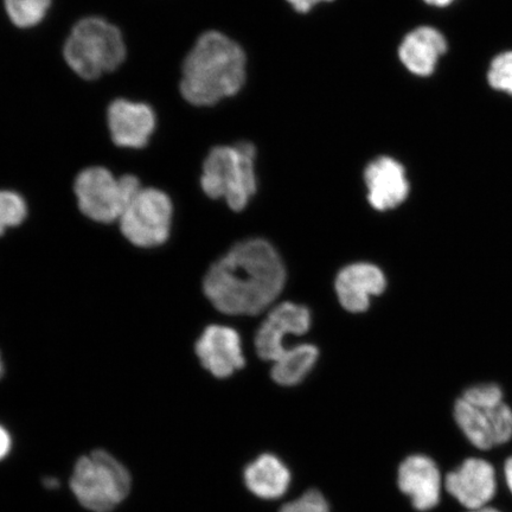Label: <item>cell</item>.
I'll list each match as a JSON object with an SVG mask.
<instances>
[{
	"label": "cell",
	"mask_w": 512,
	"mask_h": 512,
	"mask_svg": "<svg viewBox=\"0 0 512 512\" xmlns=\"http://www.w3.org/2000/svg\"><path fill=\"white\" fill-rule=\"evenodd\" d=\"M286 272L280 255L265 240L238 243L211 266L204 293L217 310L233 316H255L279 297Z\"/></svg>",
	"instance_id": "obj_1"
},
{
	"label": "cell",
	"mask_w": 512,
	"mask_h": 512,
	"mask_svg": "<svg viewBox=\"0 0 512 512\" xmlns=\"http://www.w3.org/2000/svg\"><path fill=\"white\" fill-rule=\"evenodd\" d=\"M246 79V56L221 32L198 38L183 64L181 92L195 106H213L240 91Z\"/></svg>",
	"instance_id": "obj_2"
},
{
	"label": "cell",
	"mask_w": 512,
	"mask_h": 512,
	"mask_svg": "<svg viewBox=\"0 0 512 512\" xmlns=\"http://www.w3.org/2000/svg\"><path fill=\"white\" fill-rule=\"evenodd\" d=\"M125 55L120 31L99 17L85 18L76 24L64 47L69 67L86 80L113 72L124 62Z\"/></svg>",
	"instance_id": "obj_3"
},
{
	"label": "cell",
	"mask_w": 512,
	"mask_h": 512,
	"mask_svg": "<svg viewBox=\"0 0 512 512\" xmlns=\"http://www.w3.org/2000/svg\"><path fill=\"white\" fill-rule=\"evenodd\" d=\"M255 153L245 142L215 147L203 165V191L215 200L224 198L235 211L245 209L256 191Z\"/></svg>",
	"instance_id": "obj_4"
},
{
	"label": "cell",
	"mask_w": 512,
	"mask_h": 512,
	"mask_svg": "<svg viewBox=\"0 0 512 512\" xmlns=\"http://www.w3.org/2000/svg\"><path fill=\"white\" fill-rule=\"evenodd\" d=\"M132 478L112 454L98 450L75 464L70 489L82 507L93 512H111L130 495Z\"/></svg>",
	"instance_id": "obj_5"
},
{
	"label": "cell",
	"mask_w": 512,
	"mask_h": 512,
	"mask_svg": "<svg viewBox=\"0 0 512 512\" xmlns=\"http://www.w3.org/2000/svg\"><path fill=\"white\" fill-rule=\"evenodd\" d=\"M142 189L137 177L117 178L98 166L83 170L75 181V195L82 213L100 223L119 221L128 203Z\"/></svg>",
	"instance_id": "obj_6"
},
{
	"label": "cell",
	"mask_w": 512,
	"mask_h": 512,
	"mask_svg": "<svg viewBox=\"0 0 512 512\" xmlns=\"http://www.w3.org/2000/svg\"><path fill=\"white\" fill-rule=\"evenodd\" d=\"M172 203L165 192L142 189L120 216V229L132 245L152 248L169 239Z\"/></svg>",
	"instance_id": "obj_7"
},
{
	"label": "cell",
	"mask_w": 512,
	"mask_h": 512,
	"mask_svg": "<svg viewBox=\"0 0 512 512\" xmlns=\"http://www.w3.org/2000/svg\"><path fill=\"white\" fill-rule=\"evenodd\" d=\"M454 419L470 443L482 451L512 438V409L505 402L482 407L459 398L454 406Z\"/></svg>",
	"instance_id": "obj_8"
},
{
	"label": "cell",
	"mask_w": 512,
	"mask_h": 512,
	"mask_svg": "<svg viewBox=\"0 0 512 512\" xmlns=\"http://www.w3.org/2000/svg\"><path fill=\"white\" fill-rule=\"evenodd\" d=\"M445 488L466 509H483L496 495L494 466L484 459H466L457 470L448 473Z\"/></svg>",
	"instance_id": "obj_9"
},
{
	"label": "cell",
	"mask_w": 512,
	"mask_h": 512,
	"mask_svg": "<svg viewBox=\"0 0 512 512\" xmlns=\"http://www.w3.org/2000/svg\"><path fill=\"white\" fill-rule=\"evenodd\" d=\"M311 315L305 306L284 303L275 307L262 323L255 337V348L261 360L274 362L287 349L288 335H304L310 329Z\"/></svg>",
	"instance_id": "obj_10"
},
{
	"label": "cell",
	"mask_w": 512,
	"mask_h": 512,
	"mask_svg": "<svg viewBox=\"0 0 512 512\" xmlns=\"http://www.w3.org/2000/svg\"><path fill=\"white\" fill-rule=\"evenodd\" d=\"M196 354L217 379H227L245 367L240 336L227 326H208L196 343Z\"/></svg>",
	"instance_id": "obj_11"
},
{
	"label": "cell",
	"mask_w": 512,
	"mask_h": 512,
	"mask_svg": "<svg viewBox=\"0 0 512 512\" xmlns=\"http://www.w3.org/2000/svg\"><path fill=\"white\" fill-rule=\"evenodd\" d=\"M398 484L402 494L409 499L418 511L432 510L440 502L441 473L434 460L424 454H413L401 463Z\"/></svg>",
	"instance_id": "obj_12"
},
{
	"label": "cell",
	"mask_w": 512,
	"mask_h": 512,
	"mask_svg": "<svg viewBox=\"0 0 512 512\" xmlns=\"http://www.w3.org/2000/svg\"><path fill=\"white\" fill-rule=\"evenodd\" d=\"M108 126L115 144L142 149L155 131L156 115L150 106L119 99L108 108Z\"/></svg>",
	"instance_id": "obj_13"
},
{
	"label": "cell",
	"mask_w": 512,
	"mask_h": 512,
	"mask_svg": "<svg viewBox=\"0 0 512 512\" xmlns=\"http://www.w3.org/2000/svg\"><path fill=\"white\" fill-rule=\"evenodd\" d=\"M368 188V200L377 210L399 207L409 192L408 179L403 166L389 157H380L371 162L364 172Z\"/></svg>",
	"instance_id": "obj_14"
},
{
	"label": "cell",
	"mask_w": 512,
	"mask_h": 512,
	"mask_svg": "<svg viewBox=\"0 0 512 512\" xmlns=\"http://www.w3.org/2000/svg\"><path fill=\"white\" fill-rule=\"evenodd\" d=\"M386 278L379 267L354 264L345 267L336 279L339 303L349 312L366 311L370 298L379 296L386 288Z\"/></svg>",
	"instance_id": "obj_15"
},
{
	"label": "cell",
	"mask_w": 512,
	"mask_h": 512,
	"mask_svg": "<svg viewBox=\"0 0 512 512\" xmlns=\"http://www.w3.org/2000/svg\"><path fill=\"white\" fill-rule=\"evenodd\" d=\"M243 482L251 494L264 501H275L286 495L292 473L283 459L272 453L261 454L243 471Z\"/></svg>",
	"instance_id": "obj_16"
},
{
	"label": "cell",
	"mask_w": 512,
	"mask_h": 512,
	"mask_svg": "<svg viewBox=\"0 0 512 512\" xmlns=\"http://www.w3.org/2000/svg\"><path fill=\"white\" fill-rule=\"evenodd\" d=\"M446 50V38L440 31L421 27L409 32L405 37L399 55L409 72L418 76H430Z\"/></svg>",
	"instance_id": "obj_17"
},
{
	"label": "cell",
	"mask_w": 512,
	"mask_h": 512,
	"mask_svg": "<svg viewBox=\"0 0 512 512\" xmlns=\"http://www.w3.org/2000/svg\"><path fill=\"white\" fill-rule=\"evenodd\" d=\"M318 356V349L311 344L286 349L273 362L271 373L273 381L284 387L297 386L315 368Z\"/></svg>",
	"instance_id": "obj_18"
},
{
	"label": "cell",
	"mask_w": 512,
	"mask_h": 512,
	"mask_svg": "<svg viewBox=\"0 0 512 512\" xmlns=\"http://www.w3.org/2000/svg\"><path fill=\"white\" fill-rule=\"evenodd\" d=\"M51 0H5V9L19 28L35 27L46 17Z\"/></svg>",
	"instance_id": "obj_19"
},
{
	"label": "cell",
	"mask_w": 512,
	"mask_h": 512,
	"mask_svg": "<svg viewBox=\"0 0 512 512\" xmlns=\"http://www.w3.org/2000/svg\"><path fill=\"white\" fill-rule=\"evenodd\" d=\"M28 207L17 192L0 190V236L27 219Z\"/></svg>",
	"instance_id": "obj_20"
},
{
	"label": "cell",
	"mask_w": 512,
	"mask_h": 512,
	"mask_svg": "<svg viewBox=\"0 0 512 512\" xmlns=\"http://www.w3.org/2000/svg\"><path fill=\"white\" fill-rule=\"evenodd\" d=\"M488 81L496 91L512 95V51L502 53L492 60Z\"/></svg>",
	"instance_id": "obj_21"
},
{
	"label": "cell",
	"mask_w": 512,
	"mask_h": 512,
	"mask_svg": "<svg viewBox=\"0 0 512 512\" xmlns=\"http://www.w3.org/2000/svg\"><path fill=\"white\" fill-rule=\"evenodd\" d=\"M279 512H331V508L322 492L309 490L294 501L286 503Z\"/></svg>",
	"instance_id": "obj_22"
},
{
	"label": "cell",
	"mask_w": 512,
	"mask_h": 512,
	"mask_svg": "<svg viewBox=\"0 0 512 512\" xmlns=\"http://www.w3.org/2000/svg\"><path fill=\"white\" fill-rule=\"evenodd\" d=\"M462 398L472 405L482 407L497 406L504 402L502 389L494 383L479 384L466 389Z\"/></svg>",
	"instance_id": "obj_23"
},
{
	"label": "cell",
	"mask_w": 512,
	"mask_h": 512,
	"mask_svg": "<svg viewBox=\"0 0 512 512\" xmlns=\"http://www.w3.org/2000/svg\"><path fill=\"white\" fill-rule=\"evenodd\" d=\"M12 448L11 434L6 428L0 425V462L9 456Z\"/></svg>",
	"instance_id": "obj_24"
},
{
	"label": "cell",
	"mask_w": 512,
	"mask_h": 512,
	"mask_svg": "<svg viewBox=\"0 0 512 512\" xmlns=\"http://www.w3.org/2000/svg\"><path fill=\"white\" fill-rule=\"evenodd\" d=\"M287 2L290 3L294 9L305 14V12L310 11L316 4L320 2H330V0H287Z\"/></svg>",
	"instance_id": "obj_25"
},
{
	"label": "cell",
	"mask_w": 512,
	"mask_h": 512,
	"mask_svg": "<svg viewBox=\"0 0 512 512\" xmlns=\"http://www.w3.org/2000/svg\"><path fill=\"white\" fill-rule=\"evenodd\" d=\"M504 475H505V480H507L508 488L512 494V457H510L507 460V462H505Z\"/></svg>",
	"instance_id": "obj_26"
},
{
	"label": "cell",
	"mask_w": 512,
	"mask_h": 512,
	"mask_svg": "<svg viewBox=\"0 0 512 512\" xmlns=\"http://www.w3.org/2000/svg\"><path fill=\"white\" fill-rule=\"evenodd\" d=\"M453 2L454 0H425V3L437 6V8H445V6H448Z\"/></svg>",
	"instance_id": "obj_27"
},
{
	"label": "cell",
	"mask_w": 512,
	"mask_h": 512,
	"mask_svg": "<svg viewBox=\"0 0 512 512\" xmlns=\"http://www.w3.org/2000/svg\"><path fill=\"white\" fill-rule=\"evenodd\" d=\"M43 484L46 485L48 489L53 490L59 488L60 482L55 478L48 477L44 479Z\"/></svg>",
	"instance_id": "obj_28"
},
{
	"label": "cell",
	"mask_w": 512,
	"mask_h": 512,
	"mask_svg": "<svg viewBox=\"0 0 512 512\" xmlns=\"http://www.w3.org/2000/svg\"><path fill=\"white\" fill-rule=\"evenodd\" d=\"M470 512H502V511H499L497 509L490 508V507H485L483 509L473 510V511H470Z\"/></svg>",
	"instance_id": "obj_29"
},
{
	"label": "cell",
	"mask_w": 512,
	"mask_h": 512,
	"mask_svg": "<svg viewBox=\"0 0 512 512\" xmlns=\"http://www.w3.org/2000/svg\"><path fill=\"white\" fill-rule=\"evenodd\" d=\"M4 363H3V360H2V356H0V380H2V377L4 375Z\"/></svg>",
	"instance_id": "obj_30"
}]
</instances>
